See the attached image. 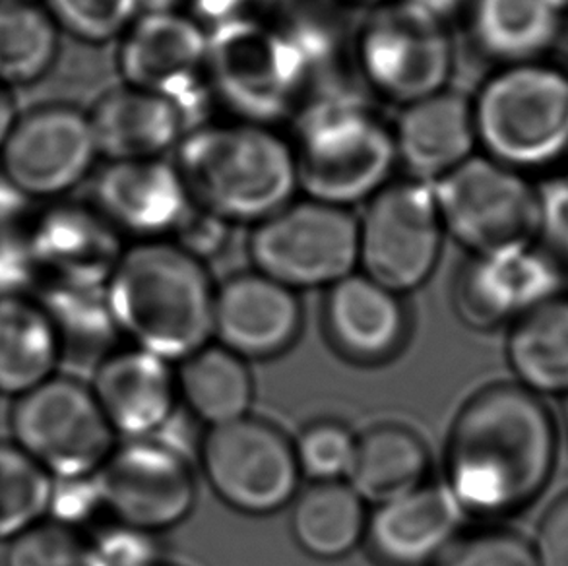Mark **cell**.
<instances>
[{"label": "cell", "mask_w": 568, "mask_h": 566, "mask_svg": "<svg viewBox=\"0 0 568 566\" xmlns=\"http://www.w3.org/2000/svg\"><path fill=\"white\" fill-rule=\"evenodd\" d=\"M555 428L536 392L493 384L466 402L446 444V489L464 513L505 516L546 487Z\"/></svg>", "instance_id": "obj_1"}, {"label": "cell", "mask_w": 568, "mask_h": 566, "mask_svg": "<svg viewBox=\"0 0 568 566\" xmlns=\"http://www.w3.org/2000/svg\"><path fill=\"white\" fill-rule=\"evenodd\" d=\"M214 299L202 261L160 241L124 251L108 282L109 309L121 336L171 363L210 344Z\"/></svg>", "instance_id": "obj_2"}, {"label": "cell", "mask_w": 568, "mask_h": 566, "mask_svg": "<svg viewBox=\"0 0 568 566\" xmlns=\"http://www.w3.org/2000/svg\"><path fill=\"white\" fill-rule=\"evenodd\" d=\"M175 168L189 196L225 222H262L297 189L293 150L256 123L194 129L179 144Z\"/></svg>", "instance_id": "obj_3"}, {"label": "cell", "mask_w": 568, "mask_h": 566, "mask_svg": "<svg viewBox=\"0 0 568 566\" xmlns=\"http://www.w3.org/2000/svg\"><path fill=\"white\" fill-rule=\"evenodd\" d=\"M477 144L516 171L549 168L568 153V74L544 62L508 64L471 103Z\"/></svg>", "instance_id": "obj_4"}, {"label": "cell", "mask_w": 568, "mask_h": 566, "mask_svg": "<svg viewBox=\"0 0 568 566\" xmlns=\"http://www.w3.org/2000/svg\"><path fill=\"white\" fill-rule=\"evenodd\" d=\"M293 155L308 199L346 208L383 189L398 153L375 117L349 101H326L308 111Z\"/></svg>", "instance_id": "obj_5"}, {"label": "cell", "mask_w": 568, "mask_h": 566, "mask_svg": "<svg viewBox=\"0 0 568 566\" xmlns=\"http://www.w3.org/2000/svg\"><path fill=\"white\" fill-rule=\"evenodd\" d=\"M433 192L445 231L474 256L526 251L544 230L541 194L491 158L471 155L437 179Z\"/></svg>", "instance_id": "obj_6"}, {"label": "cell", "mask_w": 568, "mask_h": 566, "mask_svg": "<svg viewBox=\"0 0 568 566\" xmlns=\"http://www.w3.org/2000/svg\"><path fill=\"white\" fill-rule=\"evenodd\" d=\"M10 433L53 479L95 474L116 446L92 386L74 376H51L14 398Z\"/></svg>", "instance_id": "obj_7"}, {"label": "cell", "mask_w": 568, "mask_h": 566, "mask_svg": "<svg viewBox=\"0 0 568 566\" xmlns=\"http://www.w3.org/2000/svg\"><path fill=\"white\" fill-rule=\"evenodd\" d=\"M311 74L293 36L233 18L207 36V80L246 123H266L292 108Z\"/></svg>", "instance_id": "obj_8"}, {"label": "cell", "mask_w": 568, "mask_h": 566, "mask_svg": "<svg viewBox=\"0 0 568 566\" xmlns=\"http://www.w3.org/2000/svg\"><path fill=\"white\" fill-rule=\"evenodd\" d=\"M254 266L290 290L331 287L357 266V220L346 208L307 199L256 223Z\"/></svg>", "instance_id": "obj_9"}, {"label": "cell", "mask_w": 568, "mask_h": 566, "mask_svg": "<svg viewBox=\"0 0 568 566\" xmlns=\"http://www.w3.org/2000/svg\"><path fill=\"white\" fill-rule=\"evenodd\" d=\"M443 233L433 184L383 186L357 222V264L398 295L417 290L437 266Z\"/></svg>", "instance_id": "obj_10"}, {"label": "cell", "mask_w": 568, "mask_h": 566, "mask_svg": "<svg viewBox=\"0 0 568 566\" xmlns=\"http://www.w3.org/2000/svg\"><path fill=\"white\" fill-rule=\"evenodd\" d=\"M200 462L215 495L237 513H277L300 489L292 441L272 423L251 415L210 427L200 446Z\"/></svg>", "instance_id": "obj_11"}, {"label": "cell", "mask_w": 568, "mask_h": 566, "mask_svg": "<svg viewBox=\"0 0 568 566\" xmlns=\"http://www.w3.org/2000/svg\"><path fill=\"white\" fill-rule=\"evenodd\" d=\"M95 475L109 518L126 526L158 534L194 508L196 483L185 452L158 436L116 443Z\"/></svg>", "instance_id": "obj_12"}, {"label": "cell", "mask_w": 568, "mask_h": 566, "mask_svg": "<svg viewBox=\"0 0 568 566\" xmlns=\"http://www.w3.org/2000/svg\"><path fill=\"white\" fill-rule=\"evenodd\" d=\"M363 74L388 100L412 103L440 92L453 72L443 22L407 0L378 8L359 39Z\"/></svg>", "instance_id": "obj_13"}, {"label": "cell", "mask_w": 568, "mask_h": 566, "mask_svg": "<svg viewBox=\"0 0 568 566\" xmlns=\"http://www.w3.org/2000/svg\"><path fill=\"white\" fill-rule=\"evenodd\" d=\"M95 155L90 117L49 105L16 119L0 150V171L30 200L57 199L90 173Z\"/></svg>", "instance_id": "obj_14"}, {"label": "cell", "mask_w": 568, "mask_h": 566, "mask_svg": "<svg viewBox=\"0 0 568 566\" xmlns=\"http://www.w3.org/2000/svg\"><path fill=\"white\" fill-rule=\"evenodd\" d=\"M121 38L119 69L126 85L173 101L186 124L204 101L206 31L189 16L158 10L136 18Z\"/></svg>", "instance_id": "obj_15"}, {"label": "cell", "mask_w": 568, "mask_h": 566, "mask_svg": "<svg viewBox=\"0 0 568 566\" xmlns=\"http://www.w3.org/2000/svg\"><path fill=\"white\" fill-rule=\"evenodd\" d=\"M28 235L39 283L105 287L124 253L119 231L80 204L59 202L33 215Z\"/></svg>", "instance_id": "obj_16"}, {"label": "cell", "mask_w": 568, "mask_h": 566, "mask_svg": "<svg viewBox=\"0 0 568 566\" xmlns=\"http://www.w3.org/2000/svg\"><path fill=\"white\" fill-rule=\"evenodd\" d=\"M303 326L297 291L251 272L215 290L214 336L243 360H270L287 352Z\"/></svg>", "instance_id": "obj_17"}, {"label": "cell", "mask_w": 568, "mask_h": 566, "mask_svg": "<svg viewBox=\"0 0 568 566\" xmlns=\"http://www.w3.org/2000/svg\"><path fill=\"white\" fill-rule=\"evenodd\" d=\"M90 386L111 427L126 438L154 436L178 414V371L139 345L103 355Z\"/></svg>", "instance_id": "obj_18"}, {"label": "cell", "mask_w": 568, "mask_h": 566, "mask_svg": "<svg viewBox=\"0 0 568 566\" xmlns=\"http://www.w3.org/2000/svg\"><path fill=\"white\" fill-rule=\"evenodd\" d=\"M95 210L116 231L158 237L178 230L191 196L178 168L158 160L111 161L95 181Z\"/></svg>", "instance_id": "obj_19"}, {"label": "cell", "mask_w": 568, "mask_h": 566, "mask_svg": "<svg viewBox=\"0 0 568 566\" xmlns=\"http://www.w3.org/2000/svg\"><path fill=\"white\" fill-rule=\"evenodd\" d=\"M462 506L446 485H427L377 505L365 539L386 566H430L458 537Z\"/></svg>", "instance_id": "obj_20"}, {"label": "cell", "mask_w": 568, "mask_h": 566, "mask_svg": "<svg viewBox=\"0 0 568 566\" xmlns=\"http://www.w3.org/2000/svg\"><path fill=\"white\" fill-rule=\"evenodd\" d=\"M328 290L324 326L344 357L375 365L404 347L409 322L398 293L365 274H349Z\"/></svg>", "instance_id": "obj_21"}, {"label": "cell", "mask_w": 568, "mask_h": 566, "mask_svg": "<svg viewBox=\"0 0 568 566\" xmlns=\"http://www.w3.org/2000/svg\"><path fill=\"white\" fill-rule=\"evenodd\" d=\"M554 274L546 261L531 253L471 256L454 287V306L464 324L487 330L520 319L531 306L549 299Z\"/></svg>", "instance_id": "obj_22"}, {"label": "cell", "mask_w": 568, "mask_h": 566, "mask_svg": "<svg viewBox=\"0 0 568 566\" xmlns=\"http://www.w3.org/2000/svg\"><path fill=\"white\" fill-rule=\"evenodd\" d=\"M394 144L415 176L437 181L471 158L477 144L471 105L443 90L412 101L399 117Z\"/></svg>", "instance_id": "obj_23"}, {"label": "cell", "mask_w": 568, "mask_h": 566, "mask_svg": "<svg viewBox=\"0 0 568 566\" xmlns=\"http://www.w3.org/2000/svg\"><path fill=\"white\" fill-rule=\"evenodd\" d=\"M88 117L98 153L111 161L155 160L185 129L173 101L131 85L103 95Z\"/></svg>", "instance_id": "obj_24"}, {"label": "cell", "mask_w": 568, "mask_h": 566, "mask_svg": "<svg viewBox=\"0 0 568 566\" xmlns=\"http://www.w3.org/2000/svg\"><path fill=\"white\" fill-rule=\"evenodd\" d=\"M61 342L33 295L0 297V396L18 398L57 375Z\"/></svg>", "instance_id": "obj_25"}, {"label": "cell", "mask_w": 568, "mask_h": 566, "mask_svg": "<svg viewBox=\"0 0 568 566\" xmlns=\"http://www.w3.org/2000/svg\"><path fill=\"white\" fill-rule=\"evenodd\" d=\"M429 452L417 433L404 425H378L357 438L347 483L365 503L383 505L422 487Z\"/></svg>", "instance_id": "obj_26"}, {"label": "cell", "mask_w": 568, "mask_h": 566, "mask_svg": "<svg viewBox=\"0 0 568 566\" xmlns=\"http://www.w3.org/2000/svg\"><path fill=\"white\" fill-rule=\"evenodd\" d=\"M367 522L365 501L349 483H313L293 503V537L315 559L349 555L365 539Z\"/></svg>", "instance_id": "obj_27"}, {"label": "cell", "mask_w": 568, "mask_h": 566, "mask_svg": "<svg viewBox=\"0 0 568 566\" xmlns=\"http://www.w3.org/2000/svg\"><path fill=\"white\" fill-rule=\"evenodd\" d=\"M179 400L207 427L237 422L251 412L254 384L246 361L220 344L200 347L181 361Z\"/></svg>", "instance_id": "obj_28"}, {"label": "cell", "mask_w": 568, "mask_h": 566, "mask_svg": "<svg viewBox=\"0 0 568 566\" xmlns=\"http://www.w3.org/2000/svg\"><path fill=\"white\" fill-rule=\"evenodd\" d=\"M471 28L477 46L508 67L539 61L559 36L561 16L547 0H474Z\"/></svg>", "instance_id": "obj_29"}, {"label": "cell", "mask_w": 568, "mask_h": 566, "mask_svg": "<svg viewBox=\"0 0 568 566\" xmlns=\"http://www.w3.org/2000/svg\"><path fill=\"white\" fill-rule=\"evenodd\" d=\"M508 361L524 388L568 392V297H549L516 319Z\"/></svg>", "instance_id": "obj_30"}, {"label": "cell", "mask_w": 568, "mask_h": 566, "mask_svg": "<svg viewBox=\"0 0 568 566\" xmlns=\"http://www.w3.org/2000/svg\"><path fill=\"white\" fill-rule=\"evenodd\" d=\"M33 297L43 306L61 342L62 360H90L115 350L116 329L109 309L108 285L84 287L62 283H39Z\"/></svg>", "instance_id": "obj_31"}, {"label": "cell", "mask_w": 568, "mask_h": 566, "mask_svg": "<svg viewBox=\"0 0 568 566\" xmlns=\"http://www.w3.org/2000/svg\"><path fill=\"white\" fill-rule=\"evenodd\" d=\"M59 53V26L45 8L0 2V82L30 84L45 77Z\"/></svg>", "instance_id": "obj_32"}, {"label": "cell", "mask_w": 568, "mask_h": 566, "mask_svg": "<svg viewBox=\"0 0 568 566\" xmlns=\"http://www.w3.org/2000/svg\"><path fill=\"white\" fill-rule=\"evenodd\" d=\"M53 477L14 441H0V542L12 539L49 514Z\"/></svg>", "instance_id": "obj_33"}, {"label": "cell", "mask_w": 568, "mask_h": 566, "mask_svg": "<svg viewBox=\"0 0 568 566\" xmlns=\"http://www.w3.org/2000/svg\"><path fill=\"white\" fill-rule=\"evenodd\" d=\"M7 566H108L92 537L45 518L8 544Z\"/></svg>", "instance_id": "obj_34"}, {"label": "cell", "mask_w": 568, "mask_h": 566, "mask_svg": "<svg viewBox=\"0 0 568 566\" xmlns=\"http://www.w3.org/2000/svg\"><path fill=\"white\" fill-rule=\"evenodd\" d=\"M301 475L315 483L342 482L354 466L357 436L338 422H315L293 443Z\"/></svg>", "instance_id": "obj_35"}, {"label": "cell", "mask_w": 568, "mask_h": 566, "mask_svg": "<svg viewBox=\"0 0 568 566\" xmlns=\"http://www.w3.org/2000/svg\"><path fill=\"white\" fill-rule=\"evenodd\" d=\"M54 23L88 43L121 38L139 12V0H43Z\"/></svg>", "instance_id": "obj_36"}, {"label": "cell", "mask_w": 568, "mask_h": 566, "mask_svg": "<svg viewBox=\"0 0 568 566\" xmlns=\"http://www.w3.org/2000/svg\"><path fill=\"white\" fill-rule=\"evenodd\" d=\"M430 566H539L526 539L505 529L458 536Z\"/></svg>", "instance_id": "obj_37"}, {"label": "cell", "mask_w": 568, "mask_h": 566, "mask_svg": "<svg viewBox=\"0 0 568 566\" xmlns=\"http://www.w3.org/2000/svg\"><path fill=\"white\" fill-rule=\"evenodd\" d=\"M109 516L108 506L101 495L98 475L54 479L49 520L57 522L67 528L92 534L101 526V520Z\"/></svg>", "instance_id": "obj_38"}, {"label": "cell", "mask_w": 568, "mask_h": 566, "mask_svg": "<svg viewBox=\"0 0 568 566\" xmlns=\"http://www.w3.org/2000/svg\"><path fill=\"white\" fill-rule=\"evenodd\" d=\"M88 536L108 566H152L162 560L155 534L146 529L113 520L101 524Z\"/></svg>", "instance_id": "obj_39"}, {"label": "cell", "mask_w": 568, "mask_h": 566, "mask_svg": "<svg viewBox=\"0 0 568 566\" xmlns=\"http://www.w3.org/2000/svg\"><path fill=\"white\" fill-rule=\"evenodd\" d=\"M28 228H0V297L33 295L39 270L31 253Z\"/></svg>", "instance_id": "obj_40"}, {"label": "cell", "mask_w": 568, "mask_h": 566, "mask_svg": "<svg viewBox=\"0 0 568 566\" xmlns=\"http://www.w3.org/2000/svg\"><path fill=\"white\" fill-rule=\"evenodd\" d=\"M534 552L539 566H568V493L544 516Z\"/></svg>", "instance_id": "obj_41"}, {"label": "cell", "mask_w": 568, "mask_h": 566, "mask_svg": "<svg viewBox=\"0 0 568 566\" xmlns=\"http://www.w3.org/2000/svg\"><path fill=\"white\" fill-rule=\"evenodd\" d=\"M175 231L181 233L179 246L202 261V256L214 253L225 241V220L204 208H200V212H192L189 208Z\"/></svg>", "instance_id": "obj_42"}, {"label": "cell", "mask_w": 568, "mask_h": 566, "mask_svg": "<svg viewBox=\"0 0 568 566\" xmlns=\"http://www.w3.org/2000/svg\"><path fill=\"white\" fill-rule=\"evenodd\" d=\"M31 200L0 171V228H28Z\"/></svg>", "instance_id": "obj_43"}, {"label": "cell", "mask_w": 568, "mask_h": 566, "mask_svg": "<svg viewBox=\"0 0 568 566\" xmlns=\"http://www.w3.org/2000/svg\"><path fill=\"white\" fill-rule=\"evenodd\" d=\"M245 0H194L199 14L207 18L212 26H220L223 22H230L233 18H239L235 12L243 7Z\"/></svg>", "instance_id": "obj_44"}, {"label": "cell", "mask_w": 568, "mask_h": 566, "mask_svg": "<svg viewBox=\"0 0 568 566\" xmlns=\"http://www.w3.org/2000/svg\"><path fill=\"white\" fill-rule=\"evenodd\" d=\"M18 117L20 115L16 113L14 98L10 92V85L0 82V150L7 142L8 134L12 131Z\"/></svg>", "instance_id": "obj_45"}, {"label": "cell", "mask_w": 568, "mask_h": 566, "mask_svg": "<svg viewBox=\"0 0 568 566\" xmlns=\"http://www.w3.org/2000/svg\"><path fill=\"white\" fill-rule=\"evenodd\" d=\"M414 7L423 10L425 14L433 16L438 22H443L448 16H453L460 8L464 0H407Z\"/></svg>", "instance_id": "obj_46"}, {"label": "cell", "mask_w": 568, "mask_h": 566, "mask_svg": "<svg viewBox=\"0 0 568 566\" xmlns=\"http://www.w3.org/2000/svg\"><path fill=\"white\" fill-rule=\"evenodd\" d=\"M178 0H139V7H146V12H158V10H173V4Z\"/></svg>", "instance_id": "obj_47"}, {"label": "cell", "mask_w": 568, "mask_h": 566, "mask_svg": "<svg viewBox=\"0 0 568 566\" xmlns=\"http://www.w3.org/2000/svg\"><path fill=\"white\" fill-rule=\"evenodd\" d=\"M557 14H568V0H547Z\"/></svg>", "instance_id": "obj_48"}, {"label": "cell", "mask_w": 568, "mask_h": 566, "mask_svg": "<svg viewBox=\"0 0 568 566\" xmlns=\"http://www.w3.org/2000/svg\"><path fill=\"white\" fill-rule=\"evenodd\" d=\"M0 2H31V0H0Z\"/></svg>", "instance_id": "obj_49"}, {"label": "cell", "mask_w": 568, "mask_h": 566, "mask_svg": "<svg viewBox=\"0 0 568 566\" xmlns=\"http://www.w3.org/2000/svg\"><path fill=\"white\" fill-rule=\"evenodd\" d=\"M565 160H567V181H565V183H562V184H565V186H567V189H568V153H567V158H565Z\"/></svg>", "instance_id": "obj_50"}, {"label": "cell", "mask_w": 568, "mask_h": 566, "mask_svg": "<svg viewBox=\"0 0 568 566\" xmlns=\"http://www.w3.org/2000/svg\"><path fill=\"white\" fill-rule=\"evenodd\" d=\"M152 566H173V565H168V563H163V560H160V563H155V565H152Z\"/></svg>", "instance_id": "obj_51"}]
</instances>
